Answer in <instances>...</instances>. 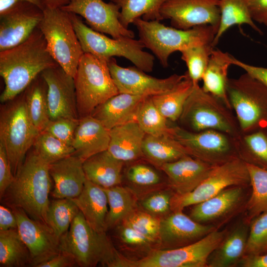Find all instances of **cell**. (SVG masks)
Wrapping results in <instances>:
<instances>
[{
    "label": "cell",
    "mask_w": 267,
    "mask_h": 267,
    "mask_svg": "<svg viewBox=\"0 0 267 267\" xmlns=\"http://www.w3.org/2000/svg\"><path fill=\"white\" fill-rule=\"evenodd\" d=\"M58 66L38 26L24 42L0 51V75L4 83L0 101L12 100L44 70Z\"/></svg>",
    "instance_id": "cell-1"
},
{
    "label": "cell",
    "mask_w": 267,
    "mask_h": 267,
    "mask_svg": "<svg viewBox=\"0 0 267 267\" xmlns=\"http://www.w3.org/2000/svg\"><path fill=\"white\" fill-rule=\"evenodd\" d=\"M49 165L33 149L29 151L2 197L11 208H21L32 218L46 224L52 185Z\"/></svg>",
    "instance_id": "cell-2"
},
{
    "label": "cell",
    "mask_w": 267,
    "mask_h": 267,
    "mask_svg": "<svg viewBox=\"0 0 267 267\" xmlns=\"http://www.w3.org/2000/svg\"><path fill=\"white\" fill-rule=\"evenodd\" d=\"M133 24L138 32L139 40L149 49L164 67L169 66V59L174 52L200 44H212L218 28L211 25L181 30L168 27L157 20L145 21L141 18Z\"/></svg>",
    "instance_id": "cell-3"
},
{
    "label": "cell",
    "mask_w": 267,
    "mask_h": 267,
    "mask_svg": "<svg viewBox=\"0 0 267 267\" xmlns=\"http://www.w3.org/2000/svg\"><path fill=\"white\" fill-rule=\"evenodd\" d=\"M61 251L73 256L78 266L118 267L123 255L114 247L106 232L94 230L79 211L68 230L60 237Z\"/></svg>",
    "instance_id": "cell-4"
},
{
    "label": "cell",
    "mask_w": 267,
    "mask_h": 267,
    "mask_svg": "<svg viewBox=\"0 0 267 267\" xmlns=\"http://www.w3.org/2000/svg\"><path fill=\"white\" fill-rule=\"evenodd\" d=\"M40 133L28 115L24 91L3 103L0 111V143L6 152L14 176Z\"/></svg>",
    "instance_id": "cell-5"
},
{
    "label": "cell",
    "mask_w": 267,
    "mask_h": 267,
    "mask_svg": "<svg viewBox=\"0 0 267 267\" xmlns=\"http://www.w3.org/2000/svg\"><path fill=\"white\" fill-rule=\"evenodd\" d=\"M178 121L179 126L192 132L214 130L237 139L243 134L232 110L199 84L194 85Z\"/></svg>",
    "instance_id": "cell-6"
},
{
    "label": "cell",
    "mask_w": 267,
    "mask_h": 267,
    "mask_svg": "<svg viewBox=\"0 0 267 267\" xmlns=\"http://www.w3.org/2000/svg\"><path fill=\"white\" fill-rule=\"evenodd\" d=\"M70 13L73 25L84 53L108 61L114 56L123 57L145 72L153 71L154 56L143 50L139 40L127 37L110 38L86 25L78 15Z\"/></svg>",
    "instance_id": "cell-7"
},
{
    "label": "cell",
    "mask_w": 267,
    "mask_h": 267,
    "mask_svg": "<svg viewBox=\"0 0 267 267\" xmlns=\"http://www.w3.org/2000/svg\"><path fill=\"white\" fill-rule=\"evenodd\" d=\"M74 80L80 118L91 115L98 105L119 93L107 61L89 53L81 57Z\"/></svg>",
    "instance_id": "cell-8"
},
{
    "label": "cell",
    "mask_w": 267,
    "mask_h": 267,
    "mask_svg": "<svg viewBox=\"0 0 267 267\" xmlns=\"http://www.w3.org/2000/svg\"><path fill=\"white\" fill-rule=\"evenodd\" d=\"M52 57L74 78L84 53L74 30L70 13L61 8L46 7L39 25Z\"/></svg>",
    "instance_id": "cell-9"
},
{
    "label": "cell",
    "mask_w": 267,
    "mask_h": 267,
    "mask_svg": "<svg viewBox=\"0 0 267 267\" xmlns=\"http://www.w3.org/2000/svg\"><path fill=\"white\" fill-rule=\"evenodd\" d=\"M227 93L242 133L267 129V88L247 73L228 79Z\"/></svg>",
    "instance_id": "cell-10"
},
{
    "label": "cell",
    "mask_w": 267,
    "mask_h": 267,
    "mask_svg": "<svg viewBox=\"0 0 267 267\" xmlns=\"http://www.w3.org/2000/svg\"><path fill=\"white\" fill-rule=\"evenodd\" d=\"M227 233L226 229H216L185 246L173 249L155 248L137 259L124 256L119 267H207L210 255Z\"/></svg>",
    "instance_id": "cell-11"
},
{
    "label": "cell",
    "mask_w": 267,
    "mask_h": 267,
    "mask_svg": "<svg viewBox=\"0 0 267 267\" xmlns=\"http://www.w3.org/2000/svg\"><path fill=\"white\" fill-rule=\"evenodd\" d=\"M171 136L184 147L190 156L213 166L239 157V139L219 131L194 132L173 125Z\"/></svg>",
    "instance_id": "cell-12"
},
{
    "label": "cell",
    "mask_w": 267,
    "mask_h": 267,
    "mask_svg": "<svg viewBox=\"0 0 267 267\" xmlns=\"http://www.w3.org/2000/svg\"><path fill=\"white\" fill-rule=\"evenodd\" d=\"M250 183L246 162L237 157L216 166L207 178L192 191L182 194L174 193L171 201L172 212L183 211L205 201L231 186Z\"/></svg>",
    "instance_id": "cell-13"
},
{
    "label": "cell",
    "mask_w": 267,
    "mask_h": 267,
    "mask_svg": "<svg viewBox=\"0 0 267 267\" xmlns=\"http://www.w3.org/2000/svg\"><path fill=\"white\" fill-rule=\"evenodd\" d=\"M220 0H167L160 14L170 19L172 27L188 30L211 25L218 29L220 22Z\"/></svg>",
    "instance_id": "cell-14"
},
{
    "label": "cell",
    "mask_w": 267,
    "mask_h": 267,
    "mask_svg": "<svg viewBox=\"0 0 267 267\" xmlns=\"http://www.w3.org/2000/svg\"><path fill=\"white\" fill-rule=\"evenodd\" d=\"M113 80L119 93L142 96H152L165 93L175 87L185 77L173 74L165 79H158L146 74L135 67L119 66L114 57L107 61Z\"/></svg>",
    "instance_id": "cell-15"
},
{
    "label": "cell",
    "mask_w": 267,
    "mask_h": 267,
    "mask_svg": "<svg viewBox=\"0 0 267 267\" xmlns=\"http://www.w3.org/2000/svg\"><path fill=\"white\" fill-rule=\"evenodd\" d=\"M60 8L83 17L92 30L113 38L134 37V32L124 27L119 20L120 7L111 1L106 3L102 0H70Z\"/></svg>",
    "instance_id": "cell-16"
},
{
    "label": "cell",
    "mask_w": 267,
    "mask_h": 267,
    "mask_svg": "<svg viewBox=\"0 0 267 267\" xmlns=\"http://www.w3.org/2000/svg\"><path fill=\"white\" fill-rule=\"evenodd\" d=\"M17 221V230L28 248L31 267L38 266L61 251L60 238L45 223L30 218L22 209L11 208Z\"/></svg>",
    "instance_id": "cell-17"
},
{
    "label": "cell",
    "mask_w": 267,
    "mask_h": 267,
    "mask_svg": "<svg viewBox=\"0 0 267 267\" xmlns=\"http://www.w3.org/2000/svg\"><path fill=\"white\" fill-rule=\"evenodd\" d=\"M44 10L26 1H19L0 13V51L26 41L38 27Z\"/></svg>",
    "instance_id": "cell-18"
},
{
    "label": "cell",
    "mask_w": 267,
    "mask_h": 267,
    "mask_svg": "<svg viewBox=\"0 0 267 267\" xmlns=\"http://www.w3.org/2000/svg\"><path fill=\"white\" fill-rule=\"evenodd\" d=\"M47 85L50 120L60 118L79 119L74 78L58 66L41 73Z\"/></svg>",
    "instance_id": "cell-19"
},
{
    "label": "cell",
    "mask_w": 267,
    "mask_h": 267,
    "mask_svg": "<svg viewBox=\"0 0 267 267\" xmlns=\"http://www.w3.org/2000/svg\"><path fill=\"white\" fill-rule=\"evenodd\" d=\"M215 229L213 226L195 221L182 211L171 212L161 218L157 248L173 249L185 246L199 240Z\"/></svg>",
    "instance_id": "cell-20"
},
{
    "label": "cell",
    "mask_w": 267,
    "mask_h": 267,
    "mask_svg": "<svg viewBox=\"0 0 267 267\" xmlns=\"http://www.w3.org/2000/svg\"><path fill=\"white\" fill-rule=\"evenodd\" d=\"M216 166L190 155L162 165L160 170L167 177V183L174 193L189 192L198 186Z\"/></svg>",
    "instance_id": "cell-21"
},
{
    "label": "cell",
    "mask_w": 267,
    "mask_h": 267,
    "mask_svg": "<svg viewBox=\"0 0 267 267\" xmlns=\"http://www.w3.org/2000/svg\"><path fill=\"white\" fill-rule=\"evenodd\" d=\"M83 161L73 154L49 165L54 182L51 194L55 199H73L82 192L87 180Z\"/></svg>",
    "instance_id": "cell-22"
},
{
    "label": "cell",
    "mask_w": 267,
    "mask_h": 267,
    "mask_svg": "<svg viewBox=\"0 0 267 267\" xmlns=\"http://www.w3.org/2000/svg\"><path fill=\"white\" fill-rule=\"evenodd\" d=\"M108 151L125 163L143 159L142 146L145 135L135 121L116 126L109 130Z\"/></svg>",
    "instance_id": "cell-23"
},
{
    "label": "cell",
    "mask_w": 267,
    "mask_h": 267,
    "mask_svg": "<svg viewBox=\"0 0 267 267\" xmlns=\"http://www.w3.org/2000/svg\"><path fill=\"white\" fill-rule=\"evenodd\" d=\"M147 96L119 93L95 108L91 116L108 130L135 121L139 105Z\"/></svg>",
    "instance_id": "cell-24"
},
{
    "label": "cell",
    "mask_w": 267,
    "mask_h": 267,
    "mask_svg": "<svg viewBox=\"0 0 267 267\" xmlns=\"http://www.w3.org/2000/svg\"><path fill=\"white\" fill-rule=\"evenodd\" d=\"M109 131L91 115L80 118L72 146L75 155L83 161L98 153L107 150Z\"/></svg>",
    "instance_id": "cell-25"
},
{
    "label": "cell",
    "mask_w": 267,
    "mask_h": 267,
    "mask_svg": "<svg viewBox=\"0 0 267 267\" xmlns=\"http://www.w3.org/2000/svg\"><path fill=\"white\" fill-rule=\"evenodd\" d=\"M243 186L228 187L215 196L193 205L189 217L201 223L217 221L233 212L241 204Z\"/></svg>",
    "instance_id": "cell-26"
},
{
    "label": "cell",
    "mask_w": 267,
    "mask_h": 267,
    "mask_svg": "<svg viewBox=\"0 0 267 267\" xmlns=\"http://www.w3.org/2000/svg\"><path fill=\"white\" fill-rule=\"evenodd\" d=\"M71 199L94 230L106 232L108 204L107 194L103 187L87 179L81 193Z\"/></svg>",
    "instance_id": "cell-27"
},
{
    "label": "cell",
    "mask_w": 267,
    "mask_h": 267,
    "mask_svg": "<svg viewBox=\"0 0 267 267\" xmlns=\"http://www.w3.org/2000/svg\"><path fill=\"white\" fill-rule=\"evenodd\" d=\"M125 163L114 158L105 150L88 158L83 162L87 179L104 188L122 184Z\"/></svg>",
    "instance_id": "cell-28"
},
{
    "label": "cell",
    "mask_w": 267,
    "mask_h": 267,
    "mask_svg": "<svg viewBox=\"0 0 267 267\" xmlns=\"http://www.w3.org/2000/svg\"><path fill=\"white\" fill-rule=\"evenodd\" d=\"M249 230L245 223L237 225L211 254L207 262L209 267H230L237 265L244 256Z\"/></svg>",
    "instance_id": "cell-29"
},
{
    "label": "cell",
    "mask_w": 267,
    "mask_h": 267,
    "mask_svg": "<svg viewBox=\"0 0 267 267\" xmlns=\"http://www.w3.org/2000/svg\"><path fill=\"white\" fill-rule=\"evenodd\" d=\"M142 151L143 159L159 170L164 164L189 155L184 147L169 135L145 134Z\"/></svg>",
    "instance_id": "cell-30"
},
{
    "label": "cell",
    "mask_w": 267,
    "mask_h": 267,
    "mask_svg": "<svg viewBox=\"0 0 267 267\" xmlns=\"http://www.w3.org/2000/svg\"><path fill=\"white\" fill-rule=\"evenodd\" d=\"M227 52L220 49L212 50L209 61L202 80L203 89L222 101L232 110L227 93V71L231 65Z\"/></svg>",
    "instance_id": "cell-31"
},
{
    "label": "cell",
    "mask_w": 267,
    "mask_h": 267,
    "mask_svg": "<svg viewBox=\"0 0 267 267\" xmlns=\"http://www.w3.org/2000/svg\"><path fill=\"white\" fill-rule=\"evenodd\" d=\"M185 75L184 79L171 90L151 96L159 111L171 122L178 121L184 104L194 89L187 71Z\"/></svg>",
    "instance_id": "cell-32"
},
{
    "label": "cell",
    "mask_w": 267,
    "mask_h": 267,
    "mask_svg": "<svg viewBox=\"0 0 267 267\" xmlns=\"http://www.w3.org/2000/svg\"><path fill=\"white\" fill-rule=\"evenodd\" d=\"M104 189L107 194L109 206L106 219L107 230L121 223L138 207V199L130 188L122 184Z\"/></svg>",
    "instance_id": "cell-33"
},
{
    "label": "cell",
    "mask_w": 267,
    "mask_h": 267,
    "mask_svg": "<svg viewBox=\"0 0 267 267\" xmlns=\"http://www.w3.org/2000/svg\"><path fill=\"white\" fill-rule=\"evenodd\" d=\"M139 161V160H138ZM138 161L131 163L124 171L123 178L138 198L151 191L164 188L165 182L159 169Z\"/></svg>",
    "instance_id": "cell-34"
},
{
    "label": "cell",
    "mask_w": 267,
    "mask_h": 267,
    "mask_svg": "<svg viewBox=\"0 0 267 267\" xmlns=\"http://www.w3.org/2000/svg\"><path fill=\"white\" fill-rule=\"evenodd\" d=\"M28 115L37 130L44 131L50 120L47 105V85L39 74L24 90Z\"/></svg>",
    "instance_id": "cell-35"
},
{
    "label": "cell",
    "mask_w": 267,
    "mask_h": 267,
    "mask_svg": "<svg viewBox=\"0 0 267 267\" xmlns=\"http://www.w3.org/2000/svg\"><path fill=\"white\" fill-rule=\"evenodd\" d=\"M220 22L212 43L214 47L230 27L235 25L246 24L262 35V30L253 19L245 0H220Z\"/></svg>",
    "instance_id": "cell-36"
},
{
    "label": "cell",
    "mask_w": 267,
    "mask_h": 267,
    "mask_svg": "<svg viewBox=\"0 0 267 267\" xmlns=\"http://www.w3.org/2000/svg\"><path fill=\"white\" fill-rule=\"evenodd\" d=\"M0 266H31L30 252L17 229L0 231Z\"/></svg>",
    "instance_id": "cell-37"
},
{
    "label": "cell",
    "mask_w": 267,
    "mask_h": 267,
    "mask_svg": "<svg viewBox=\"0 0 267 267\" xmlns=\"http://www.w3.org/2000/svg\"><path fill=\"white\" fill-rule=\"evenodd\" d=\"M167 0H110L120 7L119 20L122 25L128 28L134 20L140 18L145 21L163 20L160 9Z\"/></svg>",
    "instance_id": "cell-38"
},
{
    "label": "cell",
    "mask_w": 267,
    "mask_h": 267,
    "mask_svg": "<svg viewBox=\"0 0 267 267\" xmlns=\"http://www.w3.org/2000/svg\"><path fill=\"white\" fill-rule=\"evenodd\" d=\"M246 163L252 187V193L246 205V210L247 218L251 219L267 211V170Z\"/></svg>",
    "instance_id": "cell-39"
},
{
    "label": "cell",
    "mask_w": 267,
    "mask_h": 267,
    "mask_svg": "<svg viewBox=\"0 0 267 267\" xmlns=\"http://www.w3.org/2000/svg\"><path fill=\"white\" fill-rule=\"evenodd\" d=\"M135 121L145 134L171 136L173 125L159 111L151 96L145 97L140 103Z\"/></svg>",
    "instance_id": "cell-40"
},
{
    "label": "cell",
    "mask_w": 267,
    "mask_h": 267,
    "mask_svg": "<svg viewBox=\"0 0 267 267\" xmlns=\"http://www.w3.org/2000/svg\"><path fill=\"white\" fill-rule=\"evenodd\" d=\"M238 150L245 162L267 170V134L263 130L242 135Z\"/></svg>",
    "instance_id": "cell-41"
},
{
    "label": "cell",
    "mask_w": 267,
    "mask_h": 267,
    "mask_svg": "<svg viewBox=\"0 0 267 267\" xmlns=\"http://www.w3.org/2000/svg\"><path fill=\"white\" fill-rule=\"evenodd\" d=\"M80 210L71 199L50 201L46 213L47 224L60 238L69 229Z\"/></svg>",
    "instance_id": "cell-42"
},
{
    "label": "cell",
    "mask_w": 267,
    "mask_h": 267,
    "mask_svg": "<svg viewBox=\"0 0 267 267\" xmlns=\"http://www.w3.org/2000/svg\"><path fill=\"white\" fill-rule=\"evenodd\" d=\"M33 149L45 163L50 165L74 154L75 150L50 133L43 131L39 134Z\"/></svg>",
    "instance_id": "cell-43"
},
{
    "label": "cell",
    "mask_w": 267,
    "mask_h": 267,
    "mask_svg": "<svg viewBox=\"0 0 267 267\" xmlns=\"http://www.w3.org/2000/svg\"><path fill=\"white\" fill-rule=\"evenodd\" d=\"M214 47L212 44H203L180 51L181 59L185 63L187 73L194 85L199 84L207 67Z\"/></svg>",
    "instance_id": "cell-44"
},
{
    "label": "cell",
    "mask_w": 267,
    "mask_h": 267,
    "mask_svg": "<svg viewBox=\"0 0 267 267\" xmlns=\"http://www.w3.org/2000/svg\"><path fill=\"white\" fill-rule=\"evenodd\" d=\"M161 219L138 207L122 223L134 229L155 242L159 239Z\"/></svg>",
    "instance_id": "cell-45"
},
{
    "label": "cell",
    "mask_w": 267,
    "mask_h": 267,
    "mask_svg": "<svg viewBox=\"0 0 267 267\" xmlns=\"http://www.w3.org/2000/svg\"><path fill=\"white\" fill-rule=\"evenodd\" d=\"M174 194L171 189L164 188L151 191L138 198V207L161 219L172 212L171 201Z\"/></svg>",
    "instance_id": "cell-46"
},
{
    "label": "cell",
    "mask_w": 267,
    "mask_h": 267,
    "mask_svg": "<svg viewBox=\"0 0 267 267\" xmlns=\"http://www.w3.org/2000/svg\"><path fill=\"white\" fill-rule=\"evenodd\" d=\"M115 228L120 242L131 251L141 253L144 257L157 248L155 242L126 224L121 223Z\"/></svg>",
    "instance_id": "cell-47"
},
{
    "label": "cell",
    "mask_w": 267,
    "mask_h": 267,
    "mask_svg": "<svg viewBox=\"0 0 267 267\" xmlns=\"http://www.w3.org/2000/svg\"><path fill=\"white\" fill-rule=\"evenodd\" d=\"M267 252V211L255 218L249 229L244 255Z\"/></svg>",
    "instance_id": "cell-48"
},
{
    "label": "cell",
    "mask_w": 267,
    "mask_h": 267,
    "mask_svg": "<svg viewBox=\"0 0 267 267\" xmlns=\"http://www.w3.org/2000/svg\"><path fill=\"white\" fill-rule=\"evenodd\" d=\"M79 119L60 118L49 120L44 131L72 146L75 133L79 123Z\"/></svg>",
    "instance_id": "cell-49"
},
{
    "label": "cell",
    "mask_w": 267,
    "mask_h": 267,
    "mask_svg": "<svg viewBox=\"0 0 267 267\" xmlns=\"http://www.w3.org/2000/svg\"><path fill=\"white\" fill-rule=\"evenodd\" d=\"M10 164L3 146L0 143V197L1 199L14 179Z\"/></svg>",
    "instance_id": "cell-50"
},
{
    "label": "cell",
    "mask_w": 267,
    "mask_h": 267,
    "mask_svg": "<svg viewBox=\"0 0 267 267\" xmlns=\"http://www.w3.org/2000/svg\"><path fill=\"white\" fill-rule=\"evenodd\" d=\"M227 58L231 65L242 69L245 73L258 81L267 88V68L247 64L237 59L228 53Z\"/></svg>",
    "instance_id": "cell-51"
},
{
    "label": "cell",
    "mask_w": 267,
    "mask_h": 267,
    "mask_svg": "<svg viewBox=\"0 0 267 267\" xmlns=\"http://www.w3.org/2000/svg\"><path fill=\"white\" fill-rule=\"evenodd\" d=\"M78 266L75 258L70 254L61 251L48 260L39 264L37 267H72Z\"/></svg>",
    "instance_id": "cell-52"
},
{
    "label": "cell",
    "mask_w": 267,
    "mask_h": 267,
    "mask_svg": "<svg viewBox=\"0 0 267 267\" xmlns=\"http://www.w3.org/2000/svg\"><path fill=\"white\" fill-rule=\"evenodd\" d=\"M254 21L262 24L267 13V0H245Z\"/></svg>",
    "instance_id": "cell-53"
},
{
    "label": "cell",
    "mask_w": 267,
    "mask_h": 267,
    "mask_svg": "<svg viewBox=\"0 0 267 267\" xmlns=\"http://www.w3.org/2000/svg\"><path fill=\"white\" fill-rule=\"evenodd\" d=\"M16 217L12 210L3 205L0 206V231L17 229Z\"/></svg>",
    "instance_id": "cell-54"
},
{
    "label": "cell",
    "mask_w": 267,
    "mask_h": 267,
    "mask_svg": "<svg viewBox=\"0 0 267 267\" xmlns=\"http://www.w3.org/2000/svg\"><path fill=\"white\" fill-rule=\"evenodd\" d=\"M237 265L242 267H267V253L244 255Z\"/></svg>",
    "instance_id": "cell-55"
},
{
    "label": "cell",
    "mask_w": 267,
    "mask_h": 267,
    "mask_svg": "<svg viewBox=\"0 0 267 267\" xmlns=\"http://www.w3.org/2000/svg\"><path fill=\"white\" fill-rule=\"evenodd\" d=\"M19 1H26L31 2L43 10L46 7L44 0H0V13L6 10Z\"/></svg>",
    "instance_id": "cell-56"
},
{
    "label": "cell",
    "mask_w": 267,
    "mask_h": 267,
    "mask_svg": "<svg viewBox=\"0 0 267 267\" xmlns=\"http://www.w3.org/2000/svg\"><path fill=\"white\" fill-rule=\"evenodd\" d=\"M46 7L60 8L68 4L70 0H44Z\"/></svg>",
    "instance_id": "cell-57"
},
{
    "label": "cell",
    "mask_w": 267,
    "mask_h": 267,
    "mask_svg": "<svg viewBox=\"0 0 267 267\" xmlns=\"http://www.w3.org/2000/svg\"><path fill=\"white\" fill-rule=\"evenodd\" d=\"M262 24H263L267 26V13L265 15V16L264 17V19H263V20L262 21Z\"/></svg>",
    "instance_id": "cell-58"
}]
</instances>
